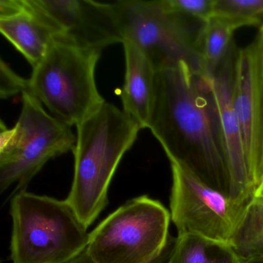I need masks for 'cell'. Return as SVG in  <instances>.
<instances>
[{
  "mask_svg": "<svg viewBox=\"0 0 263 263\" xmlns=\"http://www.w3.org/2000/svg\"><path fill=\"white\" fill-rule=\"evenodd\" d=\"M147 128L170 162L230 198V176L215 104L209 88L186 63L175 61L157 69Z\"/></svg>",
  "mask_w": 263,
  "mask_h": 263,
  "instance_id": "1",
  "label": "cell"
},
{
  "mask_svg": "<svg viewBox=\"0 0 263 263\" xmlns=\"http://www.w3.org/2000/svg\"><path fill=\"white\" fill-rule=\"evenodd\" d=\"M141 130L123 110L105 102L77 126L74 171L67 202L90 227L108 203V189Z\"/></svg>",
  "mask_w": 263,
  "mask_h": 263,
  "instance_id": "2",
  "label": "cell"
},
{
  "mask_svg": "<svg viewBox=\"0 0 263 263\" xmlns=\"http://www.w3.org/2000/svg\"><path fill=\"white\" fill-rule=\"evenodd\" d=\"M10 215L12 263H67L87 249L88 228L66 200L21 190Z\"/></svg>",
  "mask_w": 263,
  "mask_h": 263,
  "instance_id": "3",
  "label": "cell"
},
{
  "mask_svg": "<svg viewBox=\"0 0 263 263\" xmlns=\"http://www.w3.org/2000/svg\"><path fill=\"white\" fill-rule=\"evenodd\" d=\"M101 51L56 40L33 67L27 91L64 124L78 126L106 102L95 81Z\"/></svg>",
  "mask_w": 263,
  "mask_h": 263,
  "instance_id": "4",
  "label": "cell"
},
{
  "mask_svg": "<svg viewBox=\"0 0 263 263\" xmlns=\"http://www.w3.org/2000/svg\"><path fill=\"white\" fill-rule=\"evenodd\" d=\"M170 219L157 200H129L90 232L87 253L95 263H154L165 249Z\"/></svg>",
  "mask_w": 263,
  "mask_h": 263,
  "instance_id": "5",
  "label": "cell"
},
{
  "mask_svg": "<svg viewBox=\"0 0 263 263\" xmlns=\"http://www.w3.org/2000/svg\"><path fill=\"white\" fill-rule=\"evenodd\" d=\"M8 145L0 149V190L24 187L50 160L73 151L77 136L70 126L52 116L28 91ZM20 190V191H21Z\"/></svg>",
  "mask_w": 263,
  "mask_h": 263,
  "instance_id": "6",
  "label": "cell"
},
{
  "mask_svg": "<svg viewBox=\"0 0 263 263\" xmlns=\"http://www.w3.org/2000/svg\"><path fill=\"white\" fill-rule=\"evenodd\" d=\"M124 40L135 44L155 70L175 61H183L200 80L202 65L190 26L169 13L161 0H119L115 2Z\"/></svg>",
  "mask_w": 263,
  "mask_h": 263,
  "instance_id": "7",
  "label": "cell"
},
{
  "mask_svg": "<svg viewBox=\"0 0 263 263\" xmlns=\"http://www.w3.org/2000/svg\"><path fill=\"white\" fill-rule=\"evenodd\" d=\"M170 163L171 219L178 235L189 234L230 244L248 204L234 201L185 167Z\"/></svg>",
  "mask_w": 263,
  "mask_h": 263,
  "instance_id": "8",
  "label": "cell"
},
{
  "mask_svg": "<svg viewBox=\"0 0 263 263\" xmlns=\"http://www.w3.org/2000/svg\"><path fill=\"white\" fill-rule=\"evenodd\" d=\"M232 95L249 178L257 190L263 178V24L250 44L236 50Z\"/></svg>",
  "mask_w": 263,
  "mask_h": 263,
  "instance_id": "9",
  "label": "cell"
},
{
  "mask_svg": "<svg viewBox=\"0 0 263 263\" xmlns=\"http://www.w3.org/2000/svg\"><path fill=\"white\" fill-rule=\"evenodd\" d=\"M58 34V40L101 51L123 44L115 3L92 0H32Z\"/></svg>",
  "mask_w": 263,
  "mask_h": 263,
  "instance_id": "10",
  "label": "cell"
},
{
  "mask_svg": "<svg viewBox=\"0 0 263 263\" xmlns=\"http://www.w3.org/2000/svg\"><path fill=\"white\" fill-rule=\"evenodd\" d=\"M236 50L233 46L213 79L205 84L212 95L218 115L223 148L230 176V198L248 204L255 192L246 164L242 132L234 107L232 95L234 62Z\"/></svg>",
  "mask_w": 263,
  "mask_h": 263,
  "instance_id": "11",
  "label": "cell"
},
{
  "mask_svg": "<svg viewBox=\"0 0 263 263\" xmlns=\"http://www.w3.org/2000/svg\"><path fill=\"white\" fill-rule=\"evenodd\" d=\"M0 31L33 68L58 40L54 29L32 0H21V7L14 13L0 17Z\"/></svg>",
  "mask_w": 263,
  "mask_h": 263,
  "instance_id": "12",
  "label": "cell"
},
{
  "mask_svg": "<svg viewBox=\"0 0 263 263\" xmlns=\"http://www.w3.org/2000/svg\"><path fill=\"white\" fill-rule=\"evenodd\" d=\"M122 44L126 67L124 84L121 93L123 111L142 130L148 126L156 70L134 43L124 40Z\"/></svg>",
  "mask_w": 263,
  "mask_h": 263,
  "instance_id": "13",
  "label": "cell"
},
{
  "mask_svg": "<svg viewBox=\"0 0 263 263\" xmlns=\"http://www.w3.org/2000/svg\"><path fill=\"white\" fill-rule=\"evenodd\" d=\"M236 29L224 20L213 16L201 24L195 36V47L202 65L204 84L213 79L232 47Z\"/></svg>",
  "mask_w": 263,
  "mask_h": 263,
  "instance_id": "14",
  "label": "cell"
},
{
  "mask_svg": "<svg viewBox=\"0 0 263 263\" xmlns=\"http://www.w3.org/2000/svg\"><path fill=\"white\" fill-rule=\"evenodd\" d=\"M243 261L263 259V178L230 241Z\"/></svg>",
  "mask_w": 263,
  "mask_h": 263,
  "instance_id": "15",
  "label": "cell"
},
{
  "mask_svg": "<svg viewBox=\"0 0 263 263\" xmlns=\"http://www.w3.org/2000/svg\"><path fill=\"white\" fill-rule=\"evenodd\" d=\"M229 243L195 235H178L168 263H244Z\"/></svg>",
  "mask_w": 263,
  "mask_h": 263,
  "instance_id": "16",
  "label": "cell"
},
{
  "mask_svg": "<svg viewBox=\"0 0 263 263\" xmlns=\"http://www.w3.org/2000/svg\"><path fill=\"white\" fill-rule=\"evenodd\" d=\"M214 16L221 18L236 30L262 25L263 0H215Z\"/></svg>",
  "mask_w": 263,
  "mask_h": 263,
  "instance_id": "17",
  "label": "cell"
},
{
  "mask_svg": "<svg viewBox=\"0 0 263 263\" xmlns=\"http://www.w3.org/2000/svg\"><path fill=\"white\" fill-rule=\"evenodd\" d=\"M164 8L183 21H198L201 24L214 16L215 0H161Z\"/></svg>",
  "mask_w": 263,
  "mask_h": 263,
  "instance_id": "18",
  "label": "cell"
},
{
  "mask_svg": "<svg viewBox=\"0 0 263 263\" xmlns=\"http://www.w3.org/2000/svg\"><path fill=\"white\" fill-rule=\"evenodd\" d=\"M0 64L1 98L5 99L17 93L27 91L28 89V80L24 79L16 74L3 60Z\"/></svg>",
  "mask_w": 263,
  "mask_h": 263,
  "instance_id": "19",
  "label": "cell"
},
{
  "mask_svg": "<svg viewBox=\"0 0 263 263\" xmlns=\"http://www.w3.org/2000/svg\"><path fill=\"white\" fill-rule=\"evenodd\" d=\"M67 263H95L87 253V249Z\"/></svg>",
  "mask_w": 263,
  "mask_h": 263,
  "instance_id": "20",
  "label": "cell"
},
{
  "mask_svg": "<svg viewBox=\"0 0 263 263\" xmlns=\"http://www.w3.org/2000/svg\"><path fill=\"white\" fill-rule=\"evenodd\" d=\"M244 263H263V259H252L246 261Z\"/></svg>",
  "mask_w": 263,
  "mask_h": 263,
  "instance_id": "21",
  "label": "cell"
},
{
  "mask_svg": "<svg viewBox=\"0 0 263 263\" xmlns=\"http://www.w3.org/2000/svg\"><path fill=\"white\" fill-rule=\"evenodd\" d=\"M167 263H168V262H167Z\"/></svg>",
  "mask_w": 263,
  "mask_h": 263,
  "instance_id": "22",
  "label": "cell"
}]
</instances>
